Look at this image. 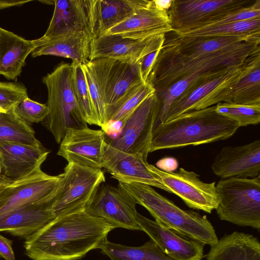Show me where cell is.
Returning <instances> with one entry per match:
<instances>
[{"label":"cell","instance_id":"obj_32","mask_svg":"<svg viewBox=\"0 0 260 260\" xmlns=\"http://www.w3.org/2000/svg\"><path fill=\"white\" fill-rule=\"evenodd\" d=\"M230 103L260 105V54L252 60L246 74L231 89Z\"/></svg>","mask_w":260,"mask_h":260},{"label":"cell","instance_id":"obj_25","mask_svg":"<svg viewBox=\"0 0 260 260\" xmlns=\"http://www.w3.org/2000/svg\"><path fill=\"white\" fill-rule=\"evenodd\" d=\"M40 46L39 39L27 40L0 27V75L17 80L26 57Z\"/></svg>","mask_w":260,"mask_h":260},{"label":"cell","instance_id":"obj_23","mask_svg":"<svg viewBox=\"0 0 260 260\" xmlns=\"http://www.w3.org/2000/svg\"><path fill=\"white\" fill-rule=\"evenodd\" d=\"M173 31L167 11L150 4L137 11L131 17L107 30L106 35H117L123 38L143 39Z\"/></svg>","mask_w":260,"mask_h":260},{"label":"cell","instance_id":"obj_43","mask_svg":"<svg viewBox=\"0 0 260 260\" xmlns=\"http://www.w3.org/2000/svg\"><path fill=\"white\" fill-rule=\"evenodd\" d=\"M6 112V111H5L2 109H0V112Z\"/></svg>","mask_w":260,"mask_h":260},{"label":"cell","instance_id":"obj_11","mask_svg":"<svg viewBox=\"0 0 260 260\" xmlns=\"http://www.w3.org/2000/svg\"><path fill=\"white\" fill-rule=\"evenodd\" d=\"M258 54L260 53L251 56L242 66L234 68L206 82L185 98L174 101L167 111L165 122L189 111L215 106L220 102L230 103L232 86L246 74L252 60Z\"/></svg>","mask_w":260,"mask_h":260},{"label":"cell","instance_id":"obj_20","mask_svg":"<svg viewBox=\"0 0 260 260\" xmlns=\"http://www.w3.org/2000/svg\"><path fill=\"white\" fill-rule=\"evenodd\" d=\"M138 222L161 251L173 260H202L204 245L183 237L138 213Z\"/></svg>","mask_w":260,"mask_h":260},{"label":"cell","instance_id":"obj_3","mask_svg":"<svg viewBox=\"0 0 260 260\" xmlns=\"http://www.w3.org/2000/svg\"><path fill=\"white\" fill-rule=\"evenodd\" d=\"M121 184L137 204L146 208L160 225L204 245L211 246L218 242L214 228L205 216L181 209L149 185Z\"/></svg>","mask_w":260,"mask_h":260},{"label":"cell","instance_id":"obj_5","mask_svg":"<svg viewBox=\"0 0 260 260\" xmlns=\"http://www.w3.org/2000/svg\"><path fill=\"white\" fill-rule=\"evenodd\" d=\"M215 210L221 220L260 230V175L221 179L216 184Z\"/></svg>","mask_w":260,"mask_h":260},{"label":"cell","instance_id":"obj_42","mask_svg":"<svg viewBox=\"0 0 260 260\" xmlns=\"http://www.w3.org/2000/svg\"><path fill=\"white\" fill-rule=\"evenodd\" d=\"M154 7L162 11H168L171 8L173 0H153Z\"/></svg>","mask_w":260,"mask_h":260},{"label":"cell","instance_id":"obj_1","mask_svg":"<svg viewBox=\"0 0 260 260\" xmlns=\"http://www.w3.org/2000/svg\"><path fill=\"white\" fill-rule=\"evenodd\" d=\"M114 229L85 211L57 217L25 239L24 254L31 260H79Z\"/></svg>","mask_w":260,"mask_h":260},{"label":"cell","instance_id":"obj_14","mask_svg":"<svg viewBox=\"0 0 260 260\" xmlns=\"http://www.w3.org/2000/svg\"><path fill=\"white\" fill-rule=\"evenodd\" d=\"M152 169L170 192L180 198L188 207L209 214L216 208L215 182H204L195 172L182 168L175 172L164 171L154 165Z\"/></svg>","mask_w":260,"mask_h":260},{"label":"cell","instance_id":"obj_6","mask_svg":"<svg viewBox=\"0 0 260 260\" xmlns=\"http://www.w3.org/2000/svg\"><path fill=\"white\" fill-rule=\"evenodd\" d=\"M258 53H260V38L202 58L152 68L146 83L150 84L155 91H159L169 87L184 77L205 68L241 66Z\"/></svg>","mask_w":260,"mask_h":260},{"label":"cell","instance_id":"obj_35","mask_svg":"<svg viewBox=\"0 0 260 260\" xmlns=\"http://www.w3.org/2000/svg\"><path fill=\"white\" fill-rule=\"evenodd\" d=\"M216 112L238 123L240 127L260 122V105H241L220 102L215 105Z\"/></svg>","mask_w":260,"mask_h":260},{"label":"cell","instance_id":"obj_7","mask_svg":"<svg viewBox=\"0 0 260 260\" xmlns=\"http://www.w3.org/2000/svg\"><path fill=\"white\" fill-rule=\"evenodd\" d=\"M53 211L55 217L85 211L100 186L105 181L101 169L69 162L59 174Z\"/></svg>","mask_w":260,"mask_h":260},{"label":"cell","instance_id":"obj_29","mask_svg":"<svg viewBox=\"0 0 260 260\" xmlns=\"http://www.w3.org/2000/svg\"><path fill=\"white\" fill-rule=\"evenodd\" d=\"M111 260H173L165 254L150 239L140 246H129L108 240L99 248Z\"/></svg>","mask_w":260,"mask_h":260},{"label":"cell","instance_id":"obj_40","mask_svg":"<svg viewBox=\"0 0 260 260\" xmlns=\"http://www.w3.org/2000/svg\"><path fill=\"white\" fill-rule=\"evenodd\" d=\"M157 168L164 171L168 172V169H171V171L176 168L178 166L177 160L173 158H163L156 163Z\"/></svg>","mask_w":260,"mask_h":260},{"label":"cell","instance_id":"obj_33","mask_svg":"<svg viewBox=\"0 0 260 260\" xmlns=\"http://www.w3.org/2000/svg\"><path fill=\"white\" fill-rule=\"evenodd\" d=\"M175 33L178 36L184 37H222L249 36L260 33V17L231 23L202 27L181 33Z\"/></svg>","mask_w":260,"mask_h":260},{"label":"cell","instance_id":"obj_39","mask_svg":"<svg viewBox=\"0 0 260 260\" xmlns=\"http://www.w3.org/2000/svg\"><path fill=\"white\" fill-rule=\"evenodd\" d=\"M13 241L0 234V256L5 260H15Z\"/></svg>","mask_w":260,"mask_h":260},{"label":"cell","instance_id":"obj_2","mask_svg":"<svg viewBox=\"0 0 260 260\" xmlns=\"http://www.w3.org/2000/svg\"><path fill=\"white\" fill-rule=\"evenodd\" d=\"M239 127L236 121L217 114L215 106L189 111L154 128L149 152L224 140Z\"/></svg>","mask_w":260,"mask_h":260},{"label":"cell","instance_id":"obj_30","mask_svg":"<svg viewBox=\"0 0 260 260\" xmlns=\"http://www.w3.org/2000/svg\"><path fill=\"white\" fill-rule=\"evenodd\" d=\"M14 108L0 112V142L42 146L36 137L34 129L17 116Z\"/></svg>","mask_w":260,"mask_h":260},{"label":"cell","instance_id":"obj_34","mask_svg":"<svg viewBox=\"0 0 260 260\" xmlns=\"http://www.w3.org/2000/svg\"><path fill=\"white\" fill-rule=\"evenodd\" d=\"M73 85L74 93L82 116L87 123L98 125L88 85L83 70L82 63L72 62Z\"/></svg>","mask_w":260,"mask_h":260},{"label":"cell","instance_id":"obj_18","mask_svg":"<svg viewBox=\"0 0 260 260\" xmlns=\"http://www.w3.org/2000/svg\"><path fill=\"white\" fill-rule=\"evenodd\" d=\"M165 35L143 39L123 38L117 35L102 36L92 40L89 60L105 57L138 64L144 56L161 48Z\"/></svg>","mask_w":260,"mask_h":260},{"label":"cell","instance_id":"obj_13","mask_svg":"<svg viewBox=\"0 0 260 260\" xmlns=\"http://www.w3.org/2000/svg\"><path fill=\"white\" fill-rule=\"evenodd\" d=\"M137 203L121 183L117 186L102 184L85 211L115 228L142 231L138 220Z\"/></svg>","mask_w":260,"mask_h":260},{"label":"cell","instance_id":"obj_24","mask_svg":"<svg viewBox=\"0 0 260 260\" xmlns=\"http://www.w3.org/2000/svg\"><path fill=\"white\" fill-rule=\"evenodd\" d=\"M94 60L104 82L106 108L114 103L131 87L142 82L138 64H129L105 57Z\"/></svg>","mask_w":260,"mask_h":260},{"label":"cell","instance_id":"obj_16","mask_svg":"<svg viewBox=\"0 0 260 260\" xmlns=\"http://www.w3.org/2000/svg\"><path fill=\"white\" fill-rule=\"evenodd\" d=\"M106 134L88 126L68 129L60 143L57 155L69 162L101 169L104 158Z\"/></svg>","mask_w":260,"mask_h":260},{"label":"cell","instance_id":"obj_9","mask_svg":"<svg viewBox=\"0 0 260 260\" xmlns=\"http://www.w3.org/2000/svg\"><path fill=\"white\" fill-rule=\"evenodd\" d=\"M256 0H173L167 11L173 31L186 32L208 26L253 4Z\"/></svg>","mask_w":260,"mask_h":260},{"label":"cell","instance_id":"obj_19","mask_svg":"<svg viewBox=\"0 0 260 260\" xmlns=\"http://www.w3.org/2000/svg\"><path fill=\"white\" fill-rule=\"evenodd\" d=\"M211 169L221 179L254 178L260 175V140L223 147L215 156Z\"/></svg>","mask_w":260,"mask_h":260},{"label":"cell","instance_id":"obj_21","mask_svg":"<svg viewBox=\"0 0 260 260\" xmlns=\"http://www.w3.org/2000/svg\"><path fill=\"white\" fill-rule=\"evenodd\" d=\"M55 195L25 205L0 217V233L25 239L34 234L55 218L52 208Z\"/></svg>","mask_w":260,"mask_h":260},{"label":"cell","instance_id":"obj_26","mask_svg":"<svg viewBox=\"0 0 260 260\" xmlns=\"http://www.w3.org/2000/svg\"><path fill=\"white\" fill-rule=\"evenodd\" d=\"M206 260H260V242L254 236L235 231L211 246Z\"/></svg>","mask_w":260,"mask_h":260},{"label":"cell","instance_id":"obj_15","mask_svg":"<svg viewBox=\"0 0 260 260\" xmlns=\"http://www.w3.org/2000/svg\"><path fill=\"white\" fill-rule=\"evenodd\" d=\"M95 0L54 1L53 14L48 29L39 38L40 46L49 40L70 34L93 37L95 26Z\"/></svg>","mask_w":260,"mask_h":260},{"label":"cell","instance_id":"obj_22","mask_svg":"<svg viewBox=\"0 0 260 260\" xmlns=\"http://www.w3.org/2000/svg\"><path fill=\"white\" fill-rule=\"evenodd\" d=\"M50 152L43 145L0 142V174L12 179L25 177L41 169Z\"/></svg>","mask_w":260,"mask_h":260},{"label":"cell","instance_id":"obj_17","mask_svg":"<svg viewBox=\"0 0 260 260\" xmlns=\"http://www.w3.org/2000/svg\"><path fill=\"white\" fill-rule=\"evenodd\" d=\"M147 158L142 153L125 152L106 142L103 168L119 183L146 184L171 193L153 171V165L147 162Z\"/></svg>","mask_w":260,"mask_h":260},{"label":"cell","instance_id":"obj_41","mask_svg":"<svg viewBox=\"0 0 260 260\" xmlns=\"http://www.w3.org/2000/svg\"><path fill=\"white\" fill-rule=\"evenodd\" d=\"M30 1L0 0V9L14 6H20Z\"/></svg>","mask_w":260,"mask_h":260},{"label":"cell","instance_id":"obj_12","mask_svg":"<svg viewBox=\"0 0 260 260\" xmlns=\"http://www.w3.org/2000/svg\"><path fill=\"white\" fill-rule=\"evenodd\" d=\"M159 108V103L154 92L134 110L118 136L114 139L106 137V142L121 151L141 153L147 157Z\"/></svg>","mask_w":260,"mask_h":260},{"label":"cell","instance_id":"obj_4","mask_svg":"<svg viewBox=\"0 0 260 260\" xmlns=\"http://www.w3.org/2000/svg\"><path fill=\"white\" fill-rule=\"evenodd\" d=\"M72 73V63L62 62L42 79L48 92L45 125L58 144L68 129L87 126L74 93Z\"/></svg>","mask_w":260,"mask_h":260},{"label":"cell","instance_id":"obj_8","mask_svg":"<svg viewBox=\"0 0 260 260\" xmlns=\"http://www.w3.org/2000/svg\"><path fill=\"white\" fill-rule=\"evenodd\" d=\"M258 38L260 33L240 37H184L172 31L165 34L152 68L202 58Z\"/></svg>","mask_w":260,"mask_h":260},{"label":"cell","instance_id":"obj_28","mask_svg":"<svg viewBox=\"0 0 260 260\" xmlns=\"http://www.w3.org/2000/svg\"><path fill=\"white\" fill-rule=\"evenodd\" d=\"M151 2L148 0H95L93 39L104 36L109 29Z\"/></svg>","mask_w":260,"mask_h":260},{"label":"cell","instance_id":"obj_31","mask_svg":"<svg viewBox=\"0 0 260 260\" xmlns=\"http://www.w3.org/2000/svg\"><path fill=\"white\" fill-rule=\"evenodd\" d=\"M155 92L154 88L148 83L142 82L133 86L114 103L106 108L107 122L119 121L123 125L134 110Z\"/></svg>","mask_w":260,"mask_h":260},{"label":"cell","instance_id":"obj_38","mask_svg":"<svg viewBox=\"0 0 260 260\" xmlns=\"http://www.w3.org/2000/svg\"><path fill=\"white\" fill-rule=\"evenodd\" d=\"M160 48L154 50L144 56L138 62V68L141 80L146 83L148 77L151 72L154 61Z\"/></svg>","mask_w":260,"mask_h":260},{"label":"cell","instance_id":"obj_27","mask_svg":"<svg viewBox=\"0 0 260 260\" xmlns=\"http://www.w3.org/2000/svg\"><path fill=\"white\" fill-rule=\"evenodd\" d=\"M93 39L92 36L85 34H70L56 37L36 48L32 52L31 56L54 55L85 64L89 60Z\"/></svg>","mask_w":260,"mask_h":260},{"label":"cell","instance_id":"obj_36","mask_svg":"<svg viewBox=\"0 0 260 260\" xmlns=\"http://www.w3.org/2000/svg\"><path fill=\"white\" fill-rule=\"evenodd\" d=\"M14 111L19 118L30 125L44 120L48 109L46 104L38 103L28 97L15 107Z\"/></svg>","mask_w":260,"mask_h":260},{"label":"cell","instance_id":"obj_37","mask_svg":"<svg viewBox=\"0 0 260 260\" xmlns=\"http://www.w3.org/2000/svg\"><path fill=\"white\" fill-rule=\"evenodd\" d=\"M28 97L26 88L22 83L0 82V109L7 111Z\"/></svg>","mask_w":260,"mask_h":260},{"label":"cell","instance_id":"obj_10","mask_svg":"<svg viewBox=\"0 0 260 260\" xmlns=\"http://www.w3.org/2000/svg\"><path fill=\"white\" fill-rule=\"evenodd\" d=\"M60 181L40 169L19 179L0 174V217L23 206L54 196Z\"/></svg>","mask_w":260,"mask_h":260}]
</instances>
